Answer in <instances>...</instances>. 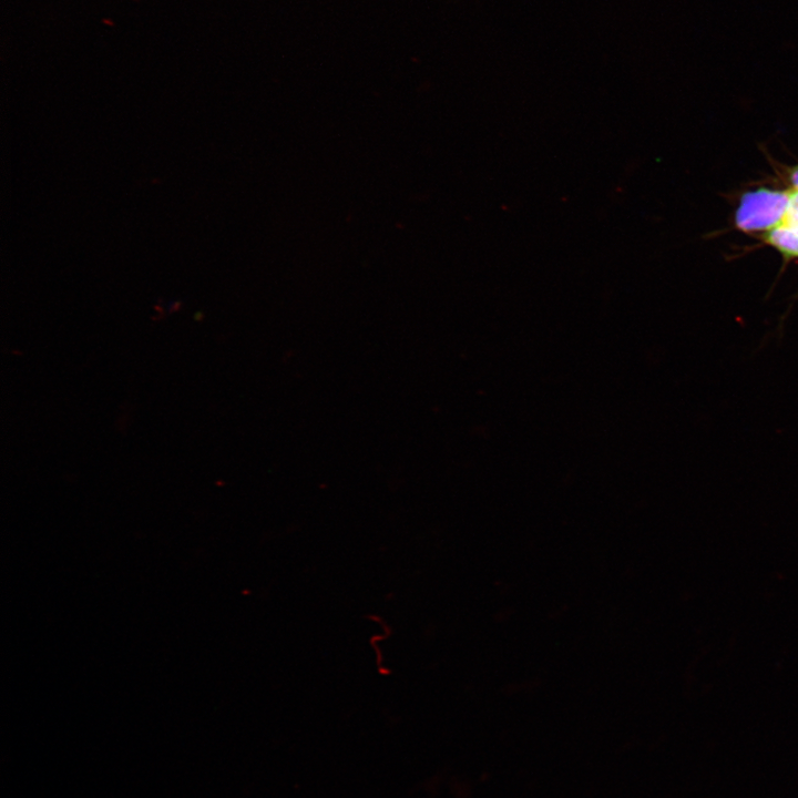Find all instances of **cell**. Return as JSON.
<instances>
[{"instance_id":"obj_2","label":"cell","mask_w":798,"mask_h":798,"mask_svg":"<svg viewBox=\"0 0 798 798\" xmlns=\"http://www.w3.org/2000/svg\"><path fill=\"white\" fill-rule=\"evenodd\" d=\"M764 241L784 257L798 258V233L788 224L782 223L764 234Z\"/></svg>"},{"instance_id":"obj_4","label":"cell","mask_w":798,"mask_h":798,"mask_svg":"<svg viewBox=\"0 0 798 798\" xmlns=\"http://www.w3.org/2000/svg\"><path fill=\"white\" fill-rule=\"evenodd\" d=\"M788 182L790 185V190L795 193H798V165L790 167V170L788 171Z\"/></svg>"},{"instance_id":"obj_1","label":"cell","mask_w":798,"mask_h":798,"mask_svg":"<svg viewBox=\"0 0 798 798\" xmlns=\"http://www.w3.org/2000/svg\"><path fill=\"white\" fill-rule=\"evenodd\" d=\"M791 198L790 188L761 186L744 193L735 209L736 228L747 234H766L786 221Z\"/></svg>"},{"instance_id":"obj_3","label":"cell","mask_w":798,"mask_h":798,"mask_svg":"<svg viewBox=\"0 0 798 798\" xmlns=\"http://www.w3.org/2000/svg\"><path fill=\"white\" fill-rule=\"evenodd\" d=\"M798 233V193L792 192V198L786 221L784 222Z\"/></svg>"}]
</instances>
